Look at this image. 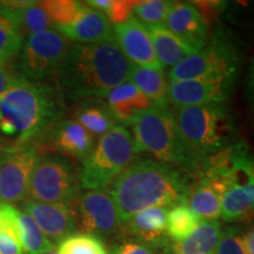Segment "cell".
Returning a JSON list of instances; mask_svg holds the SVG:
<instances>
[{
    "mask_svg": "<svg viewBox=\"0 0 254 254\" xmlns=\"http://www.w3.org/2000/svg\"><path fill=\"white\" fill-rule=\"evenodd\" d=\"M198 173L161 163L157 159L134 160L105 189L113 199L123 225L152 207L171 208L185 204Z\"/></svg>",
    "mask_w": 254,
    "mask_h": 254,
    "instance_id": "1",
    "label": "cell"
},
{
    "mask_svg": "<svg viewBox=\"0 0 254 254\" xmlns=\"http://www.w3.org/2000/svg\"><path fill=\"white\" fill-rule=\"evenodd\" d=\"M132 66L117 40L73 44L56 75L57 87L65 100L104 99L111 91L129 80Z\"/></svg>",
    "mask_w": 254,
    "mask_h": 254,
    "instance_id": "2",
    "label": "cell"
},
{
    "mask_svg": "<svg viewBox=\"0 0 254 254\" xmlns=\"http://www.w3.org/2000/svg\"><path fill=\"white\" fill-rule=\"evenodd\" d=\"M65 109L55 85L18 77L0 97V132L18 144H36L64 118Z\"/></svg>",
    "mask_w": 254,
    "mask_h": 254,
    "instance_id": "3",
    "label": "cell"
},
{
    "mask_svg": "<svg viewBox=\"0 0 254 254\" xmlns=\"http://www.w3.org/2000/svg\"><path fill=\"white\" fill-rule=\"evenodd\" d=\"M200 174L222 187L221 214L225 221L243 220L254 214V157L244 141L205 158Z\"/></svg>",
    "mask_w": 254,
    "mask_h": 254,
    "instance_id": "4",
    "label": "cell"
},
{
    "mask_svg": "<svg viewBox=\"0 0 254 254\" xmlns=\"http://www.w3.org/2000/svg\"><path fill=\"white\" fill-rule=\"evenodd\" d=\"M136 153H151L171 166L199 173L204 159L193 154L184 141L170 106L152 105L132 124Z\"/></svg>",
    "mask_w": 254,
    "mask_h": 254,
    "instance_id": "5",
    "label": "cell"
},
{
    "mask_svg": "<svg viewBox=\"0 0 254 254\" xmlns=\"http://www.w3.org/2000/svg\"><path fill=\"white\" fill-rule=\"evenodd\" d=\"M182 136L193 154L205 159L238 141V127L226 103L173 107Z\"/></svg>",
    "mask_w": 254,
    "mask_h": 254,
    "instance_id": "6",
    "label": "cell"
},
{
    "mask_svg": "<svg viewBox=\"0 0 254 254\" xmlns=\"http://www.w3.org/2000/svg\"><path fill=\"white\" fill-rule=\"evenodd\" d=\"M136 150L132 132L117 125L100 136L93 151L79 168L81 189L105 190L133 163Z\"/></svg>",
    "mask_w": 254,
    "mask_h": 254,
    "instance_id": "7",
    "label": "cell"
},
{
    "mask_svg": "<svg viewBox=\"0 0 254 254\" xmlns=\"http://www.w3.org/2000/svg\"><path fill=\"white\" fill-rule=\"evenodd\" d=\"M241 64L243 56L238 44L227 32L217 31L204 49L171 68L167 80L172 82L204 78L238 79Z\"/></svg>",
    "mask_w": 254,
    "mask_h": 254,
    "instance_id": "8",
    "label": "cell"
},
{
    "mask_svg": "<svg viewBox=\"0 0 254 254\" xmlns=\"http://www.w3.org/2000/svg\"><path fill=\"white\" fill-rule=\"evenodd\" d=\"M79 170L71 158L45 152L32 172L27 199L46 204L72 206L80 194Z\"/></svg>",
    "mask_w": 254,
    "mask_h": 254,
    "instance_id": "9",
    "label": "cell"
},
{
    "mask_svg": "<svg viewBox=\"0 0 254 254\" xmlns=\"http://www.w3.org/2000/svg\"><path fill=\"white\" fill-rule=\"evenodd\" d=\"M73 43L56 28L32 34L24 40L15 71L30 81H45L56 77Z\"/></svg>",
    "mask_w": 254,
    "mask_h": 254,
    "instance_id": "10",
    "label": "cell"
},
{
    "mask_svg": "<svg viewBox=\"0 0 254 254\" xmlns=\"http://www.w3.org/2000/svg\"><path fill=\"white\" fill-rule=\"evenodd\" d=\"M33 142L0 150V204L15 205L27 199L34 166L40 157Z\"/></svg>",
    "mask_w": 254,
    "mask_h": 254,
    "instance_id": "11",
    "label": "cell"
},
{
    "mask_svg": "<svg viewBox=\"0 0 254 254\" xmlns=\"http://www.w3.org/2000/svg\"><path fill=\"white\" fill-rule=\"evenodd\" d=\"M78 217L85 233L100 238L117 236L123 230L118 209L105 190H86L77 199Z\"/></svg>",
    "mask_w": 254,
    "mask_h": 254,
    "instance_id": "12",
    "label": "cell"
},
{
    "mask_svg": "<svg viewBox=\"0 0 254 254\" xmlns=\"http://www.w3.org/2000/svg\"><path fill=\"white\" fill-rule=\"evenodd\" d=\"M237 80V78H204L168 82V101L173 107L226 103Z\"/></svg>",
    "mask_w": 254,
    "mask_h": 254,
    "instance_id": "13",
    "label": "cell"
},
{
    "mask_svg": "<svg viewBox=\"0 0 254 254\" xmlns=\"http://www.w3.org/2000/svg\"><path fill=\"white\" fill-rule=\"evenodd\" d=\"M21 209L36 221L41 232L55 246L77 231L78 219L71 206L26 199L21 202Z\"/></svg>",
    "mask_w": 254,
    "mask_h": 254,
    "instance_id": "14",
    "label": "cell"
},
{
    "mask_svg": "<svg viewBox=\"0 0 254 254\" xmlns=\"http://www.w3.org/2000/svg\"><path fill=\"white\" fill-rule=\"evenodd\" d=\"M114 37L122 52L133 65L164 69L159 64L147 27L132 15L123 24L114 25Z\"/></svg>",
    "mask_w": 254,
    "mask_h": 254,
    "instance_id": "15",
    "label": "cell"
},
{
    "mask_svg": "<svg viewBox=\"0 0 254 254\" xmlns=\"http://www.w3.org/2000/svg\"><path fill=\"white\" fill-rule=\"evenodd\" d=\"M194 52L207 45L208 24L192 2L174 1L164 25Z\"/></svg>",
    "mask_w": 254,
    "mask_h": 254,
    "instance_id": "16",
    "label": "cell"
},
{
    "mask_svg": "<svg viewBox=\"0 0 254 254\" xmlns=\"http://www.w3.org/2000/svg\"><path fill=\"white\" fill-rule=\"evenodd\" d=\"M43 140L57 153L66 157L86 159L94 148V136L74 119L63 118L56 124Z\"/></svg>",
    "mask_w": 254,
    "mask_h": 254,
    "instance_id": "17",
    "label": "cell"
},
{
    "mask_svg": "<svg viewBox=\"0 0 254 254\" xmlns=\"http://www.w3.org/2000/svg\"><path fill=\"white\" fill-rule=\"evenodd\" d=\"M63 36L75 44H94L116 40L112 23L104 13L85 2L78 17L68 26L57 28Z\"/></svg>",
    "mask_w": 254,
    "mask_h": 254,
    "instance_id": "18",
    "label": "cell"
},
{
    "mask_svg": "<svg viewBox=\"0 0 254 254\" xmlns=\"http://www.w3.org/2000/svg\"><path fill=\"white\" fill-rule=\"evenodd\" d=\"M167 207H152L133 215L125 226L129 234L135 237L136 241L145 244L152 250L168 246L166 233Z\"/></svg>",
    "mask_w": 254,
    "mask_h": 254,
    "instance_id": "19",
    "label": "cell"
},
{
    "mask_svg": "<svg viewBox=\"0 0 254 254\" xmlns=\"http://www.w3.org/2000/svg\"><path fill=\"white\" fill-rule=\"evenodd\" d=\"M106 103L119 125H131L152 106V101L131 81H125L106 95Z\"/></svg>",
    "mask_w": 254,
    "mask_h": 254,
    "instance_id": "20",
    "label": "cell"
},
{
    "mask_svg": "<svg viewBox=\"0 0 254 254\" xmlns=\"http://www.w3.org/2000/svg\"><path fill=\"white\" fill-rule=\"evenodd\" d=\"M224 190L211 178L198 173L187 192L185 204L202 220H217L221 214Z\"/></svg>",
    "mask_w": 254,
    "mask_h": 254,
    "instance_id": "21",
    "label": "cell"
},
{
    "mask_svg": "<svg viewBox=\"0 0 254 254\" xmlns=\"http://www.w3.org/2000/svg\"><path fill=\"white\" fill-rule=\"evenodd\" d=\"M73 117L75 122L85 127L92 135L99 138L119 125L106 100L101 98H87L78 101L73 111Z\"/></svg>",
    "mask_w": 254,
    "mask_h": 254,
    "instance_id": "22",
    "label": "cell"
},
{
    "mask_svg": "<svg viewBox=\"0 0 254 254\" xmlns=\"http://www.w3.org/2000/svg\"><path fill=\"white\" fill-rule=\"evenodd\" d=\"M221 234V222L201 220L189 237L172 243L168 249L172 254H214Z\"/></svg>",
    "mask_w": 254,
    "mask_h": 254,
    "instance_id": "23",
    "label": "cell"
},
{
    "mask_svg": "<svg viewBox=\"0 0 254 254\" xmlns=\"http://www.w3.org/2000/svg\"><path fill=\"white\" fill-rule=\"evenodd\" d=\"M150 33L155 51V56L161 67H174L182 60L195 53L172 32L167 30L164 25L158 26H146Z\"/></svg>",
    "mask_w": 254,
    "mask_h": 254,
    "instance_id": "24",
    "label": "cell"
},
{
    "mask_svg": "<svg viewBox=\"0 0 254 254\" xmlns=\"http://www.w3.org/2000/svg\"><path fill=\"white\" fill-rule=\"evenodd\" d=\"M129 81L158 106H168V80L164 69H155L133 65Z\"/></svg>",
    "mask_w": 254,
    "mask_h": 254,
    "instance_id": "25",
    "label": "cell"
},
{
    "mask_svg": "<svg viewBox=\"0 0 254 254\" xmlns=\"http://www.w3.org/2000/svg\"><path fill=\"white\" fill-rule=\"evenodd\" d=\"M0 14L9 19L17 26L19 33L24 37V39L32 34L51 30L55 26L40 6L39 1H34L27 7L19 9L0 8Z\"/></svg>",
    "mask_w": 254,
    "mask_h": 254,
    "instance_id": "26",
    "label": "cell"
},
{
    "mask_svg": "<svg viewBox=\"0 0 254 254\" xmlns=\"http://www.w3.org/2000/svg\"><path fill=\"white\" fill-rule=\"evenodd\" d=\"M18 226L20 236V245L24 254H40L55 249L51 241L41 232L36 221L23 209H18Z\"/></svg>",
    "mask_w": 254,
    "mask_h": 254,
    "instance_id": "27",
    "label": "cell"
},
{
    "mask_svg": "<svg viewBox=\"0 0 254 254\" xmlns=\"http://www.w3.org/2000/svg\"><path fill=\"white\" fill-rule=\"evenodd\" d=\"M201 221L186 204H179L168 209L166 233L173 243L184 240L195 230Z\"/></svg>",
    "mask_w": 254,
    "mask_h": 254,
    "instance_id": "28",
    "label": "cell"
},
{
    "mask_svg": "<svg viewBox=\"0 0 254 254\" xmlns=\"http://www.w3.org/2000/svg\"><path fill=\"white\" fill-rule=\"evenodd\" d=\"M60 254H109L104 241L88 233H73L58 245Z\"/></svg>",
    "mask_w": 254,
    "mask_h": 254,
    "instance_id": "29",
    "label": "cell"
},
{
    "mask_svg": "<svg viewBox=\"0 0 254 254\" xmlns=\"http://www.w3.org/2000/svg\"><path fill=\"white\" fill-rule=\"evenodd\" d=\"M39 2L57 28L68 26L69 24H72L85 4V2L75 1V0H47V1Z\"/></svg>",
    "mask_w": 254,
    "mask_h": 254,
    "instance_id": "30",
    "label": "cell"
},
{
    "mask_svg": "<svg viewBox=\"0 0 254 254\" xmlns=\"http://www.w3.org/2000/svg\"><path fill=\"white\" fill-rule=\"evenodd\" d=\"M174 1L170 0H144L138 1L133 9V15L145 23L146 26L165 25Z\"/></svg>",
    "mask_w": 254,
    "mask_h": 254,
    "instance_id": "31",
    "label": "cell"
},
{
    "mask_svg": "<svg viewBox=\"0 0 254 254\" xmlns=\"http://www.w3.org/2000/svg\"><path fill=\"white\" fill-rule=\"evenodd\" d=\"M24 37L9 19L0 14V62H11L20 52Z\"/></svg>",
    "mask_w": 254,
    "mask_h": 254,
    "instance_id": "32",
    "label": "cell"
},
{
    "mask_svg": "<svg viewBox=\"0 0 254 254\" xmlns=\"http://www.w3.org/2000/svg\"><path fill=\"white\" fill-rule=\"evenodd\" d=\"M214 254H247L243 243V233L236 226L222 231Z\"/></svg>",
    "mask_w": 254,
    "mask_h": 254,
    "instance_id": "33",
    "label": "cell"
},
{
    "mask_svg": "<svg viewBox=\"0 0 254 254\" xmlns=\"http://www.w3.org/2000/svg\"><path fill=\"white\" fill-rule=\"evenodd\" d=\"M138 1L132 0H112V5L106 13V17L114 25L123 24L133 15V9Z\"/></svg>",
    "mask_w": 254,
    "mask_h": 254,
    "instance_id": "34",
    "label": "cell"
},
{
    "mask_svg": "<svg viewBox=\"0 0 254 254\" xmlns=\"http://www.w3.org/2000/svg\"><path fill=\"white\" fill-rule=\"evenodd\" d=\"M109 254H155L151 247L136 240L124 241L114 246Z\"/></svg>",
    "mask_w": 254,
    "mask_h": 254,
    "instance_id": "35",
    "label": "cell"
},
{
    "mask_svg": "<svg viewBox=\"0 0 254 254\" xmlns=\"http://www.w3.org/2000/svg\"><path fill=\"white\" fill-rule=\"evenodd\" d=\"M19 77L15 67L9 62H0V97Z\"/></svg>",
    "mask_w": 254,
    "mask_h": 254,
    "instance_id": "36",
    "label": "cell"
},
{
    "mask_svg": "<svg viewBox=\"0 0 254 254\" xmlns=\"http://www.w3.org/2000/svg\"><path fill=\"white\" fill-rule=\"evenodd\" d=\"M0 254H24V251L13 237L0 233Z\"/></svg>",
    "mask_w": 254,
    "mask_h": 254,
    "instance_id": "37",
    "label": "cell"
},
{
    "mask_svg": "<svg viewBox=\"0 0 254 254\" xmlns=\"http://www.w3.org/2000/svg\"><path fill=\"white\" fill-rule=\"evenodd\" d=\"M245 95L247 103L254 111V57L251 59L245 79Z\"/></svg>",
    "mask_w": 254,
    "mask_h": 254,
    "instance_id": "38",
    "label": "cell"
},
{
    "mask_svg": "<svg viewBox=\"0 0 254 254\" xmlns=\"http://www.w3.org/2000/svg\"><path fill=\"white\" fill-rule=\"evenodd\" d=\"M86 4L106 15L111 5H112V0H90V1H86Z\"/></svg>",
    "mask_w": 254,
    "mask_h": 254,
    "instance_id": "39",
    "label": "cell"
},
{
    "mask_svg": "<svg viewBox=\"0 0 254 254\" xmlns=\"http://www.w3.org/2000/svg\"><path fill=\"white\" fill-rule=\"evenodd\" d=\"M243 243L247 254H254V227L243 233Z\"/></svg>",
    "mask_w": 254,
    "mask_h": 254,
    "instance_id": "40",
    "label": "cell"
},
{
    "mask_svg": "<svg viewBox=\"0 0 254 254\" xmlns=\"http://www.w3.org/2000/svg\"><path fill=\"white\" fill-rule=\"evenodd\" d=\"M40 254H60V253H59V251L55 247V249L45 251V252H43V253H40Z\"/></svg>",
    "mask_w": 254,
    "mask_h": 254,
    "instance_id": "41",
    "label": "cell"
},
{
    "mask_svg": "<svg viewBox=\"0 0 254 254\" xmlns=\"http://www.w3.org/2000/svg\"><path fill=\"white\" fill-rule=\"evenodd\" d=\"M0 150H1V148H0Z\"/></svg>",
    "mask_w": 254,
    "mask_h": 254,
    "instance_id": "42",
    "label": "cell"
}]
</instances>
